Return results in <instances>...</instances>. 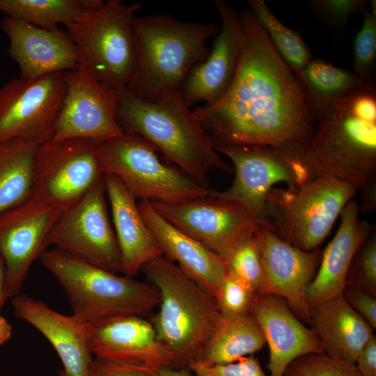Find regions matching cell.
<instances>
[{"instance_id": "1", "label": "cell", "mask_w": 376, "mask_h": 376, "mask_svg": "<svg viewBox=\"0 0 376 376\" xmlns=\"http://www.w3.org/2000/svg\"><path fill=\"white\" fill-rule=\"evenodd\" d=\"M239 15L243 44L233 79L216 103L193 113L214 149L306 143L315 127L295 73L251 11Z\"/></svg>"}, {"instance_id": "2", "label": "cell", "mask_w": 376, "mask_h": 376, "mask_svg": "<svg viewBox=\"0 0 376 376\" xmlns=\"http://www.w3.org/2000/svg\"><path fill=\"white\" fill-rule=\"evenodd\" d=\"M298 155L312 176L324 174L361 189L376 181V89L360 88L336 100L317 123Z\"/></svg>"}, {"instance_id": "3", "label": "cell", "mask_w": 376, "mask_h": 376, "mask_svg": "<svg viewBox=\"0 0 376 376\" xmlns=\"http://www.w3.org/2000/svg\"><path fill=\"white\" fill-rule=\"evenodd\" d=\"M117 97L116 118L124 132L146 139L201 186L209 188L210 171H233L219 155L180 91L153 101L140 99L126 89L117 91Z\"/></svg>"}, {"instance_id": "4", "label": "cell", "mask_w": 376, "mask_h": 376, "mask_svg": "<svg viewBox=\"0 0 376 376\" xmlns=\"http://www.w3.org/2000/svg\"><path fill=\"white\" fill-rule=\"evenodd\" d=\"M132 26L136 60L125 89L148 101L180 91L191 69L207 57V40L220 29L215 23L184 22L164 14L136 15Z\"/></svg>"}, {"instance_id": "5", "label": "cell", "mask_w": 376, "mask_h": 376, "mask_svg": "<svg viewBox=\"0 0 376 376\" xmlns=\"http://www.w3.org/2000/svg\"><path fill=\"white\" fill-rule=\"evenodd\" d=\"M142 270L159 293L151 322L173 355L172 368L190 370L222 318L216 300L164 256Z\"/></svg>"}, {"instance_id": "6", "label": "cell", "mask_w": 376, "mask_h": 376, "mask_svg": "<svg viewBox=\"0 0 376 376\" xmlns=\"http://www.w3.org/2000/svg\"><path fill=\"white\" fill-rule=\"evenodd\" d=\"M39 258L65 290L72 315L86 324L143 316L159 305V293L152 283L119 276L56 247Z\"/></svg>"}, {"instance_id": "7", "label": "cell", "mask_w": 376, "mask_h": 376, "mask_svg": "<svg viewBox=\"0 0 376 376\" xmlns=\"http://www.w3.org/2000/svg\"><path fill=\"white\" fill-rule=\"evenodd\" d=\"M142 6V2L108 0L66 25L77 48L78 69L110 90L125 89L136 60L133 20Z\"/></svg>"}, {"instance_id": "8", "label": "cell", "mask_w": 376, "mask_h": 376, "mask_svg": "<svg viewBox=\"0 0 376 376\" xmlns=\"http://www.w3.org/2000/svg\"><path fill=\"white\" fill-rule=\"evenodd\" d=\"M357 189L324 174L294 189L272 188L265 197L267 226L282 240L311 251L328 235Z\"/></svg>"}, {"instance_id": "9", "label": "cell", "mask_w": 376, "mask_h": 376, "mask_svg": "<svg viewBox=\"0 0 376 376\" xmlns=\"http://www.w3.org/2000/svg\"><path fill=\"white\" fill-rule=\"evenodd\" d=\"M104 173L116 176L139 201L178 204L208 198L204 187L178 168L160 159L157 148L138 135H123L97 143Z\"/></svg>"}, {"instance_id": "10", "label": "cell", "mask_w": 376, "mask_h": 376, "mask_svg": "<svg viewBox=\"0 0 376 376\" xmlns=\"http://www.w3.org/2000/svg\"><path fill=\"white\" fill-rule=\"evenodd\" d=\"M97 148V142L77 139L40 144L27 198L2 215L22 217L53 207L67 210L104 174Z\"/></svg>"}, {"instance_id": "11", "label": "cell", "mask_w": 376, "mask_h": 376, "mask_svg": "<svg viewBox=\"0 0 376 376\" xmlns=\"http://www.w3.org/2000/svg\"><path fill=\"white\" fill-rule=\"evenodd\" d=\"M232 162L235 177L231 185L210 196L237 203L247 208L267 226V194L279 182L296 188L313 177L301 161L296 144L282 146H226L215 149ZM269 227V226H268Z\"/></svg>"}, {"instance_id": "12", "label": "cell", "mask_w": 376, "mask_h": 376, "mask_svg": "<svg viewBox=\"0 0 376 376\" xmlns=\"http://www.w3.org/2000/svg\"><path fill=\"white\" fill-rule=\"evenodd\" d=\"M104 175L62 212L47 237V246L54 245L118 274L120 272V256L108 216Z\"/></svg>"}, {"instance_id": "13", "label": "cell", "mask_w": 376, "mask_h": 376, "mask_svg": "<svg viewBox=\"0 0 376 376\" xmlns=\"http://www.w3.org/2000/svg\"><path fill=\"white\" fill-rule=\"evenodd\" d=\"M65 93L63 72L10 79L0 88V141L51 140Z\"/></svg>"}, {"instance_id": "14", "label": "cell", "mask_w": 376, "mask_h": 376, "mask_svg": "<svg viewBox=\"0 0 376 376\" xmlns=\"http://www.w3.org/2000/svg\"><path fill=\"white\" fill-rule=\"evenodd\" d=\"M170 224L224 260L240 242L253 236L260 224L237 203L208 198L178 204L149 201Z\"/></svg>"}, {"instance_id": "15", "label": "cell", "mask_w": 376, "mask_h": 376, "mask_svg": "<svg viewBox=\"0 0 376 376\" xmlns=\"http://www.w3.org/2000/svg\"><path fill=\"white\" fill-rule=\"evenodd\" d=\"M66 93L51 140L86 139L102 142L124 131L117 121V91L80 69L64 72Z\"/></svg>"}, {"instance_id": "16", "label": "cell", "mask_w": 376, "mask_h": 376, "mask_svg": "<svg viewBox=\"0 0 376 376\" xmlns=\"http://www.w3.org/2000/svg\"><path fill=\"white\" fill-rule=\"evenodd\" d=\"M213 4L221 18L220 29L207 57L191 69L180 88L189 107L199 102L211 106L225 94L242 53L244 33L239 13L223 0H214Z\"/></svg>"}, {"instance_id": "17", "label": "cell", "mask_w": 376, "mask_h": 376, "mask_svg": "<svg viewBox=\"0 0 376 376\" xmlns=\"http://www.w3.org/2000/svg\"><path fill=\"white\" fill-rule=\"evenodd\" d=\"M265 269L266 295L282 297L303 320L311 324L306 292L319 267L322 251H301L260 224L255 233Z\"/></svg>"}, {"instance_id": "18", "label": "cell", "mask_w": 376, "mask_h": 376, "mask_svg": "<svg viewBox=\"0 0 376 376\" xmlns=\"http://www.w3.org/2000/svg\"><path fill=\"white\" fill-rule=\"evenodd\" d=\"M95 357L146 366L173 367V357L159 340L151 322L140 315L118 316L87 324Z\"/></svg>"}, {"instance_id": "19", "label": "cell", "mask_w": 376, "mask_h": 376, "mask_svg": "<svg viewBox=\"0 0 376 376\" xmlns=\"http://www.w3.org/2000/svg\"><path fill=\"white\" fill-rule=\"evenodd\" d=\"M1 26L10 41L8 54L19 68V78L31 80L78 69L77 48L66 30L44 29L8 16Z\"/></svg>"}, {"instance_id": "20", "label": "cell", "mask_w": 376, "mask_h": 376, "mask_svg": "<svg viewBox=\"0 0 376 376\" xmlns=\"http://www.w3.org/2000/svg\"><path fill=\"white\" fill-rule=\"evenodd\" d=\"M251 313L269 345V376H283L286 367L300 356L324 352L313 329L298 320L282 297L274 295L257 297Z\"/></svg>"}, {"instance_id": "21", "label": "cell", "mask_w": 376, "mask_h": 376, "mask_svg": "<svg viewBox=\"0 0 376 376\" xmlns=\"http://www.w3.org/2000/svg\"><path fill=\"white\" fill-rule=\"evenodd\" d=\"M16 315L38 329L59 356L69 376H87L93 361L87 324L74 315H63L26 294L13 297Z\"/></svg>"}, {"instance_id": "22", "label": "cell", "mask_w": 376, "mask_h": 376, "mask_svg": "<svg viewBox=\"0 0 376 376\" xmlns=\"http://www.w3.org/2000/svg\"><path fill=\"white\" fill-rule=\"evenodd\" d=\"M359 214L358 201L353 199L341 211L338 229L322 251L319 269L306 289L310 308L343 295L352 261L373 227Z\"/></svg>"}, {"instance_id": "23", "label": "cell", "mask_w": 376, "mask_h": 376, "mask_svg": "<svg viewBox=\"0 0 376 376\" xmlns=\"http://www.w3.org/2000/svg\"><path fill=\"white\" fill-rule=\"evenodd\" d=\"M138 208L164 254L214 299L228 272L223 260L201 242L162 217L148 201H139Z\"/></svg>"}, {"instance_id": "24", "label": "cell", "mask_w": 376, "mask_h": 376, "mask_svg": "<svg viewBox=\"0 0 376 376\" xmlns=\"http://www.w3.org/2000/svg\"><path fill=\"white\" fill-rule=\"evenodd\" d=\"M63 212L53 207L22 217L0 216V254L9 297L19 294L31 264L46 250L47 237Z\"/></svg>"}, {"instance_id": "25", "label": "cell", "mask_w": 376, "mask_h": 376, "mask_svg": "<svg viewBox=\"0 0 376 376\" xmlns=\"http://www.w3.org/2000/svg\"><path fill=\"white\" fill-rule=\"evenodd\" d=\"M120 256V272L132 277L164 252L143 221L135 198L114 175L104 173Z\"/></svg>"}, {"instance_id": "26", "label": "cell", "mask_w": 376, "mask_h": 376, "mask_svg": "<svg viewBox=\"0 0 376 376\" xmlns=\"http://www.w3.org/2000/svg\"><path fill=\"white\" fill-rule=\"evenodd\" d=\"M311 325L324 353L355 365L362 349L372 338L373 329L343 295L310 308Z\"/></svg>"}, {"instance_id": "27", "label": "cell", "mask_w": 376, "mask_h": 376, "mask_svg": "<svg viewBox=\"0 0 376 376\" xmlns=\"http://www.w3.org/2000/svg\"><path fill=\"white\" fill-rule=\"evenodd\" d=\"M294 73L314 123L322 119L340 97L354 91L375 86L352 70L337 67L320 58L313 57Z\"/></svg>"}, {"instance_id": "28", "label": "cell", "mask_w": 376, "mask_h": 376, "mask_svg": "<svg viewBox=\"0 0 376 376\" xmlns=\"http://www.w3.org/2000/svg\"><path fill=\"white\" fill-rule=\"evenodd\" d=\"M266 343L263 329L252 313L222 317L196 362L207 366L233 363L252 355Z\"/></svg>"}, {"instance_id": "29", "label": "cell", "mask_w": 376, "mask_h": 376, "mask_svg": "<svg viewBox=\"0 0 376 376\" xmlns=\"http://www.w3.org/2000/svg\"><path fill=\"white\" fill-rule=\"evenodd\" d=\"M40 145L22 139L0 141V216L27 198Z\"/></svg>"}, {"instance_id": "30", "label": "cell", "mask_w": 376, "mask_h": 376, "mask_svg": "<svg viewBox=\"0 0 376 376\" xmlns=\"http://www.w3.org/2000/svg\"><path fill=\"white\" fill-rule=\"evenodd\" d=\"M0 11L47 30L66 26L86 12L84 0H0Z\"/></svg>"}, {"instance_id": "31", "label": "cell", "mask_w": 376, "mask_h": 376, "mask_svg": "<svg viewBox=\"0 0 376 376\" xmlns=\"http://www.w3.org/2000/svg\"><path fill=\"white\" fill-rule=\"evenodd\" d=\"M246 3L247 8L293 72L310 61L313 56L298 31L283 24L263 0H248Z\"/></svg>"}, {"instance_id": "32", "label": "cell", "mask_w": 376, "mask_h": 376, "mask_svg": "<svg viewBox=\"0 0 376 376\" xmlns=\"http://www.w3.org/2000/svg\"><path fill=\"white\" fill-rule=\"evenodd\" d=\"M224 262L227 272L247 283L258 296L267 294V278L255 234L238 244Z\"/></svg>"}, {"instance_id": "33", "label": "cell", "mask_w": 376, "mask_h": 376, "mask_svg": "<svg viewBox=\"0 0 376 376\" xmlns=\"http://www.w3.org/2000/svg\"><path fill=\"white\" fill-rule=\"evenodd\" d=\"M370 11L363 14V24L353 45V70L359 77L375 84L373 71L376 60V1H370Z\"/></svg>"}, {"instance_id": "34", "label": "cell", "mask_w": 376, "mask_h": 376, "mask_svg": "<svg viewBox=\"0 0 376 376\" xmlns=\"http://www.w3.org/2000/svg\"><path fill=\"white\" fill-rule=\"evenodd\" d=\"M258 295L244 281L227 273L215 297L223 318H233L251 313Z\"/></svg>"}, {"instance_id": "35", "label": "cell", "mask_w": 376, "mask_h": 376, "mask_svg": "<svg viewBox=\"0 0 376 376\" xmlns=\"http://www.w3.org/2000/svg\"><path fill=\"white\" fill-rule=\"evenodd\" d=\"M283 376H361L355 365L322 353L307 354L293 360Z\"/></svg>"}, {"instance_id": "36", "label": "cell", "mask_w": 376, "mask_h": 376, "mask_svg": "<svg viewBox=\"0 0 376 376\" xmlns=\"http://www.w3.org/2000/svg\"><path fill=\"white\" fill-rule=\"evenodd\" d=\"M347 284L368 295H376V230H371L357 251L348 272Z\"/></svg>"}, {"instance_id": "37", "label": "cell", "mask_w": 376, "mask_h": 376, "mask_svg": "<svg viewBox=\"0 0 376 376\" xmlns=\"http://www.w3.org/2000/svg\"><path fill=\"white\" fill-rule=\"evenodd\" d=\"M313 10L329 25L339 28L346 24L354 13L363 14L367 10L368 0H311Z\"/></svg>"}, {"instance_id": "38", "label": "cell", "mask_w": 376, "mask_h": 376, "mask_svg": "<svg viewBox=\"0 0 376 376\" xmlns=\"http://www.w3.org/2000/svg\"><path fill=\"white\" fill-rule=\"evenodd\" d=\"M190 370L196 376H268L253 355L221 365L207 366L195 362L191 365Z\"/></svg>"}, {"instance_id": "39", "label": "cell", "mask_w": 376, "mask_h": 376, "mask_svg": "<svg viewBox=\"0 0 376 376\" xmlns=\"http://www.w3.org/2000/svg\"><path fill=\"white\" fill-rule=\"evenodd\" d=\"M157 370L146 366L95 357L87 376H157Z\"/></svg>"}, {"instance_id": "40", "label": "cell", "mask_w": 376, "mask_h": 376, "mask_svg": "<svg viewBox=\"0 0 376 376\" xmlns=\"http://www.w3.org/2000/svg\"><path fill=\"white\" fill-rule=\"evenodd\" d=\"M343 297L350 306L373 329H376V299L361 290L350 288H345Z\"/></svg>"}, {"instance_id": "41", "label": "cell", "mask_w": 376, "mask_h": 376, "mask_svg": "<svg viewBox=\"0 0 376 376\" xmlns=\"http://www.w3.org/2000/svg\"><path fill=\"white\" fill-rule=\"evenodd\" d=\"M355 366L361 376H376V337L375 335L359 354Z\"/></svg>"}, {"instance_id": "42", "label": "cell", "mask_w": 376, "mask_h": 376, "mask_svg": "<svg viewBox=\"0 0 376 376\" xmlns=\"http://www.w3.org/2000/svg\"><path fill=\"white\" fill-rule=\"evenodd\" d=\"M359 203V213H368L376 208V181L369 183L361 189Z\"/></svg>"}, {"instance_id": "43", "label": "cell", "mask_w": 376, "mask_h": 376, "mask_svg": "<svg viewBox=\"0 0 376 376\" xmlns=\"http://www.w3.org/2000/svg\"><path fill=\"white\" fill-rule=\"evenodd\" d=\"M8 298H9V296L6 269L3 258L0 254V311Z\"/></svg>"}, {"instance_id": "44", "label": "cell", "mask_w": 376, "mask_h": 376, "mask_svg": "<svg viewBox=\"0 0 376 376\" xmlns=\"http://www.w3.org/2000/svg\"><path fill=\"white\" fill-rule=\"evenodd\" d=\"M157 376H196L190 370L185 368H163L159 369Z\"/></svg>"}, {"instance_id": "45", "label": "cell", "mask_w": 376, "mask_h": 376, "mask_svg": "<svg viewBox=\"0 0 376 376\" xmlns=\"http://www.w3.org/2000/svg\"><path fill=\"white\" fill-rule=\"evenodd\" d=\"M12 334V327L0 314V344L7 342Z\"/></svg>"}, {"instance_id": "46", "label": "cell", "mask_w": 376, "mask_h": 376, "mask_svg": "<svg viewBox=\"0 0 376 376\" xmlns=\"http://www.w3.org/2000/svg\"><path fill=\"white\" fill-rule=\"evenodd\" d=\"M59 376H69L63 370L59 371Z\"/></svg>"}]
</instances>
